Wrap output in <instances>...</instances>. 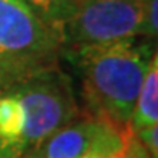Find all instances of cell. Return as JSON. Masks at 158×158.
Returning <instances> with one entry per match:
<instances>
[{"label": "cell", "instance_id": "obj_8", "mask_svg": "<svg viewBox=\"0 0 158 158\" xmlns=\"http://www.w3.org/2000/svg\"><path fill=\"white\" fill-rule=\"evenodd\" d=\"M129 131V124L119 126L111 123L82 158H123Z\"/></svg>", "mask_w": 158, "mask_h": 158}, {"label": "cell", "instance_id": "obj_1", "mask_svg": "<svg viewBox=\"0 0 158 158\" xmlns=\"http://www.w3.org/2000/svg\"><path fill=\"white\" fill-rule=\"evenodd\" d=\"M153 53L148 45H135V40L61 48L81 82L87 113L119 126L129 124Z\"/></svg>", "mask_w": 158, "mask_h": 158}, {"label": "cell", "instance_id": "obj_6", "mask_svg": "<svg viewBox=\"0 0 158 158\" xmlns=\"http://www.w3.org/2000/svg\"><path fill=\"white\" fill-rule=\"evenodd\" d=\"M26 111L10 89L0 90V148L10 158L26 152Z\"/></svg>", "mask_w": 158, "mask_h": 158}, {"label": "cell", "instance_id": "obj_2", "mask_svg": "<svg viewBox=\"0 0 158 158\" xmlns=\"http://www.w3.org/2000/svg\"><path fill=\"white\" fill-rule=\"evenodd\" d=\"M8 89L26 111V152L37 150L45 139L81 113L71 79L56 64L35 71Z\"/></svg>", "mask_w": 158, "mask_h": 158}, {"label": "cell", "instance_id": "obj_9", "mask_svg": "<svg viewBox=\"0 0 158 158\" xmlns=\"http://www.w3.org/2000/svg\"><path fill=\"white\" fill-rule=\"evenodd\" d=\"M37 15L60 34V26L79 0H24Z\"/></svg>", "mask_w": 158, "mask_h": 158}, {"label": "cell", "instance_id": "obj_12", "mask_svg": "<svg viewBox=\"0 0 158 158\" xmlns=\"http://www.w3.org/2000/svg\"><path fill=\"white\" fill-rule=\"evenodd\" d=\"M132 134L137 137V140L142 143L143 147L148 150V153L153 158H158V132L156 126H148L142 127L137 131H132Z\"/></svg>", "mask_w": 158, "mask_h": 158}, {"label": "cell", "instance_id": "obj_3", "mask_svg": "<svg viewBox=\"0 0 158 158\" xmlns=\"http://www.w3.org/2000/svg\"><path fill=\"white\" fill-rule=\"evenodd\" d=\"M145 0H79L60 26L63 47L135 40L143 31Z\"/></svg>", "mask_w": 158, "mask_h": 158}, {"label": "cell", "instance_id": "obj_15", "mask_svg": "<svg viewBox=\"0 0 158 158\" xmlns=\"http://www.w3.org/2000/svg\"><path fill=\"white\" fill-rule=\"evenodd\" d=\"M0 158H10V156L6 155V153L3 152V150H2V148H0Z\"/></svg>", "mask_w": 158, "mask_h": 158}, {"label": "cell", "instance_id": "obj_7", "mask_svg": "<svg viewBox=\"0 0 158 158\" xmlns=\"http://www.w3.org/2000/svg\"><path fill=\"white\" fill-rule=\"evenodd\" d=\"M158 121V58L153 53L148 63L145 77L142 81L140 90L135 98L132 114L129 119L131 131H137L142 127L156 126Z\"/></svg>", "mask_w": 158, "mask_h": 158}, {"label": "cell", "instance_id": "obj_11", "mask_svg": "<svg viewBox=\"0 0 158 158\" xmlns=\"http://www.w3.org/2000/svg\"><path fill=\"white\" fill-rule=\"evenodd\" d=\"M156 8H158V0H145L142 35H147L148 39H156V29H158Z\"/></svg>", "mask_w": 158, "mask_h": 158}, {"label": "cell", "instance_id": "obj_10", "mask_svg": "<svg viewBox=\"0 0 158 158\" xmlns=\"http://www.w3.org/2000/svg\"><path fill=\"white\" fill-rule=\"evenodd\" d=\"M42 68L45 66L27 63V61H23L19 58H15V56H10L3 52H0V90L11 87L13 84L19 82L21 79L27 77L29 74L35 73V71H39Z\"/></svg>", "mask_w": 158, "mask_h": 158}, {"label": "cell", "instance_id": "obj_4", "mask_svg": "<svg viewBox=\"0 0 158 158\" xmlns=\"http://www.w3.org/2000/svg\"><path fill=\"white\" fill-rule=\"evenodd\" d=\"M60 34L24 0H0V52L48 66L61 56Z\"/></svg>", "mask_w": 158, "mask_h": 158}, {"label": "cell", "instance_id": "obj_13", "mask_svg": "<svg viewBox=\"0 0 158 158\" xmlns=\"http://www.w3.org/2000/svg\"><path fill=\"white\" fill-rule=\"evenodd\" d=\"M129 129H131V127H129ZM123 158H153V156L150 155L148 150L137 140V137L132 134V131H129Z\"/></svg>", "mask_w": 158, "mask_h": 158}, {"label": "cell", "instance_id": "obj_14", "mask_svg": "<svg viewBox=\"0 0 158 158\" xmlns=\"http://www.w3.org/2000/svg\"><path fill=\"white\" fill-rule=\"evenodd\" d=\"M19 158H44V156L40 155L39 150H27V152H24Z\"/></svg>", "mask_w": 158, "mask_h": 158}, {"label": "cell", "instance_id": "obj_5", "mask_svg": "<svg viewBox=\"0 0 158 158\" xmlns=\"http://www.w3.org/2000/svg\"><path fill=\"white\" fill-rule=\"evenodd\" d=\"M110 124L111 121L108 119L79 113L45 139L37 150L44 158H82Z\"/></svg>", "mask_w": 158, "mask_h": 158}]
</instances>
